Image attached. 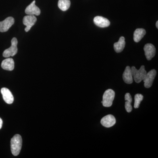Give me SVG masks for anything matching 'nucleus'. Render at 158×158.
<instances>
[{
	"instance_id": "nucleus-2",
	"label": "nucleus",
	"mask_w": 158,
	"mask_h": 158,
	"mask_svg": "<svg viewBox=\"0 0 158 158\" xmlns=\"http://www.w3.org/2000/svg\"><path fill=\"white\" fill-rule=\"evenodd\" d=\"M133 80H135L136 83H139L144 80V77L147 73L144 65H142L139 70H138L135 66L131 68Z\"/></svg>"
},
{
	"instance_id": "nucleus-21",
	"label": "nucleus",
	"mask_w": 158,
	"mask_h": 158,
	"mask_svg": "<svg viewBox=\"0 0 158 158\" xmlns=\"http://www.w3.org/2000/svg\"><path fill=\"white\" fill-rule=\"evenodd\" d=\"M3 121L2 118H0V129L2 128V126Z\"/></svg>"
},
{
	"instance_id": "nucleus-14",
	"label": "nucleus",
	"mask_w": 158,
	"mask_h": 158,
	"mask_svg": "<svg viewBox=\"0 0 158 158\" xmlns=\"http://www.w3.org/2000/svg\"><path fill=\"white\" fill-rule=\"evenodd\" d=\"M2 68L5 70L12 71L14 69L15 63L12 58H8L3 60L1 64Z\"/></svg>"
},
{
	"instance_id": "nucleus-1",
	"label": "nucleus",
	"mask_w": 158,
	"mask_h": 158,
	"mask_svg": "<svg viewBox=\"0 0 158 158\" xmlns=\"http://www.w3.org/2000/svg\"><path fill=\"white\" fill-rule=\"evenodd\" d=\"M22 147V138L19 135H16L11 138V149L13 155L17 156L19 155Z\"/></svg>"
},
{
	"instance_id": "nucleus-9",
	"label": "nucleus",
	"mask_w": 158,
	"mask_h": 158,
	"mask_svg": "<svg viewBox=\"0 0 158 158\" xmlns=\"http://www.w3.org/2000/svg\"><path fill=\"white\" fill-rule=\"evenodd\" d=\"M116 123V118L112 115H108L102 118L101 123L103 126L107 128L112 127Z\"/></svg>"
},
{
	"instance_id": "nucleus-18",
	"label": "nucleus",
	"mask_w": 158,
	"mask_h": 158,
	"mask_svg": "<svg viewBox=\"0 0 158 158\" xmlns=\"http://www.w3.org/2000/svg\"><path fill=\"white\" fill-rule=\"evenodd\" d=\"M143 95L140 94H137L135 96V104H134V108L135 109H138L139 107L140 103L143 99Z\"/></svg>"
},
{
	"instance_id": "nucleus-4",
	"label": "nucleus",
	"mask_w": 158,
	"mask_h": 158,
	"mask_svg": "<svg viewBox=\"0 0 158 158\" xmlns=\"http://www.w3.org/2000/svg\"><path fill=\"white\" fill-rule=\"evenodd\" d=\"M18 40L15 37L12 38L11 40V46L3 52V56L5 58L14 56L18 52Z\"/></svg>"
},
{
	"instance_id": "nucleus-19",
	"label": "nucleus",
	"mask_w": 158,
	"mask_h": 158,
	"mask_svg": "<svg viewBox=\"0 0 158 158\" xmlns=\"http://www.w3.org/2000/svg\"><path fill=\"white\" fill-rule=\"evenodd\" d=\"M126 110L128 113H131L132 110V107L131 104L130 102L126 101L125 105Z\"/></svg>"
},
{
	"instance_id": "nucleus-16",
	"label": "nucleus",
	"mask_w": 158,
	"mask_h": 158,
	"mask_svg": "<svg viewBox=\"0 0 158 158\" xmlns=\"http://www.w3.org/2000/svg\"><path fill=\"white\" fill-rule=\"evenodd\" d=\"M146 31L144 29H137L134 33V40L136 43L139 42L146 34Z\"/></svg>"
},
{
	"instance_id": "nucleus-6",
	"label": "nucleus",
	"mask_w": 158,
	"mask_h": 158,
	"mask_svg": "<svg viewBox=\"0 0 158 158\" xmlns=\"http://www.w3.org/2000/svg\"><path fill=\"white\" fill-rule=\"evenodd\" d=\"M37 20V18L34 15H27L24 16L23 19V23L26 26L25 31L27 32L30 31Z\"/></svg>"
},
{
	"instance_id": "nucleus-15",
	"label": "nucleus",
	"mask_w": 158,
	"mask_h": 158,
	"mask_svg": "<svg viewBox=\"0 0 158 158\" xmlns=\"http://www.w3.org/2000/svg\"><path fill=\"white\" fill-rule=\"evenodd\" d=\"M125 38L123 37H121L119 38V40L117 42H116L114 44V48L115 52L117 53L121 52L123 51L125 46Z\"/></svg>"
},
{
	"instance_id": "nucleus-3",
	"label": "nucleus",
	"mask_w": 158,
	"mask_h": 158,
	"mask_svg": "<svg viewBox=\"0 0 158 158\" xmlns=\"http://www.w3.org/2000/svg\"><path fill=\"white\" fill-rule=\"evenodd\" d=\"M115 92L112 89H109L106 90L103 95V99L101 102L103 106L106 107L111 106L115 98Z\"/></svg>"
},
{
	"instance_id": "nucleus-17",
	"label": "nucleus",
	"mask_w": 158,
	"mask_h": 158,
	"mask_svg": "<svg viewBox=\"0 0 158 158\" xmlns=\"http://www.w3.org/2000/svg\"><path fill=\"white\" fill-rule=\"evenodd\" d=\"M70 0H59L58 7L62 11H66L70 6Z\"/></svg>"
},
{
	"instance_id": "nucleus-10",
	"label": "nucleus",
	"mask_w": 158,
	"mask_h": 158,
	"mask_svg": "<svg viewBox=\"0 0 158 158\" xmlns=\"http://www.w3.org/2000/svg\"><path fill=\"white\" fill-rule=\"evenodd\" d=\"M1 93L3 99L8 104H11L14 101V97L11 91L8 88H3L1 89Z\"/></svg>"
},
{
	"instance_id": "nucleus-13",
	"label": "nucleus",
	"mask_w": 158,
	"mask_h": 158,
	"mask_svg": "<svg viewBox=\"0 0 158 158\" xmlns=\"http://www.w3.org/2000/svg\"><path fill=\"white\" fill-rule=\"evenodd\" d=\"M123 78L125 83L127 84H131L133 82V77L131 69L129 66H127L125 69Z\"/></svg>"
},
{
	"instance_id": "nucleus-20",
	"label": "nucleus",
	"mask_w": 158,
	"mask_h": 158,
	"mask_svg": "<svg viewBox=\"0 0 158 158\" xmlns=\"http://www.w3.org/2000/svg\"><path fill=\"white\" fill-rule=\"evenodd\" d=\"M125 100L126 101H128L131 103L132 102V98L131 96L130 93H127L125 95Z\"/></svg>"
},
{
	"instance_id": "nucleus-5",
	"label": "nucleus",
	"mask_w": 158,
	"mask_h": 158,
	"mask_svg": "<svg viewBox=\"0 0 158 158\" xmlns=\"http://www.w3.org/2000/svg\"><path fill=\"white\" fill-rule=\"evenodd\" d=\"M156 75L155 69H152L146 73L143 80L144 82V86L145 88H149L152 86L153 82Z\"/></svg>"
},
{
	"instance_id": "nucleus-7",
	"label": "nucleus",
	"mask_w": 158,
	"mask_h": 158,
	"mask_svg": "<svg viewBox=\"0 0 158 158\" xmlns=\"http://www.w3.org/2000/svg\"><path fill=\"white\" fill-rule=\"evenodd\" d=\"M14 23V19L12 17L7 18L3 21L0 22V32H7Z\"/></svg>"
},
{
	"instance_id": "nucleus-22",
	"label": "nucleus",
	"mask_w": 158,
	"mask_h": 158,
	"mask_svg": "<svg viewBox=\"0 0 158 158\" xmlns=\"http://www.w3.org/2000/svg\"><path fill=\"white\" fill-rule=\"evenodd\" d=\"M156 27L157 28H158V21L156 22Z\"/></svg>"
},
{
	"instance_id": "nucleus-12",
	"label": "nucleus",
	"mask_w": 158,
	"mask_h": 158,
	"mask_svg": "<svg viewBox=\"0 0 158 158\" xmlns=\"http://www.w3.org/2000/svg\"><path fill=\"white\" fill-rule=\"evenodd\" d=\"M94 22L97 26L102 28L106 27L110 24V21L107 19L100 16L94 17Z\"/></svg>"
},
{
	"instance_id": "nucleus-11",
	"label": "nucleus",
	"mask_w": 158,
	"mask_h": 158,
	"mask_svg": "<svg viewBox=\"0 0 158 158\" xmlns=\"http://www.w3.org/2000/svg\"><path fill=\"white\" fill-rule=\"evenodd\" d=\"M35 1H33L25 9V13L28 15H39L40 14V10L35 5Z\"/></svg>"
},
{
	"instance_id": "nucleus-8",
	"label": "nucleus",
	"mask_w": 158,
	"mask_h": 158,
	"mask_svg": "<svg viewBox=\"0 0 158 158\" xmlns=\"http://www.w3.org/2000/svg\"><path fill=\"white\" fill-rule=\"evenodd\" d=\"M144 50L148 60H151L156 55V50L154 46L152 44H147L144 45Z\"/></svg>"
}]
</instances>
